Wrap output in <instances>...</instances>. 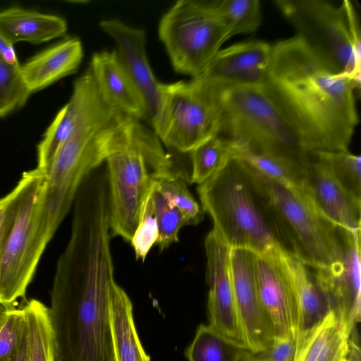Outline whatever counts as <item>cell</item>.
<instances>
[{"mask_svg":"<svg viewBox=\"0 0 361 361\" xmlns=\"http://www.w3.org/2000/svg\"><path fill=\"white\" fill-rule=\"evenodd\" d=\"M342 188L361 201V158L348 150L314 152Z\"/></svg>","mask_w":361,"mask_h":361,"instance_id":"obj_31","label":"cell"},{"mask_svg":"<svg viewBox=\"0 0 361 361\" xmlns=\"http://www.w3.org/2000/svg\"><path fill=\"white\" fill-rule=\"evenodd\" d=\"M240 361H256L251 352L248 351Z\"/></svg>","mask_w":361,"mask_h":361,"instance_id":"obj_42","label":"cell"},{"mask_svg":"<svg viewBox=\"0 0 361 361\" xmlns=\"http://www.w3.org/2000/svg\"><path fill=\"white\" fill-rule=\"evenodd\" d=\"M121 114L99 96L58 150L39 212V233L47 244L73 204L82 181L106 161L109 131Z\"/></svg>","mask_w":361,"mask_h":361,"instance_id":"obj_4","label":"cell"},{"mask_svg":"<svg viewBox=\"0 0 361 361\" xmlns=\"http://www.w3.org/2000/svg\"><path fill=\"white\" fill-rule=\"evenodd\" d=\"M283 250L282 245L278 243L264 252L255 253L256 286L274 335L296 337V304Z\"/></svg>","mask_w":361,"mask_h":361,"instance_id":"obj_14","label":"cell"},{"mask_svg":"<svg viewBox=\"0 0 361 361\" xmlns=\"http://www.w3.org/2000/svg\"><path fill=\"white\" fill-rule=\"evenodd\" d=\"M216 86L221 135L253 152L307 167L310 152L265 85Z\"/></svg>","mask_w":361,"mask_h":361,"instance_id":"obj_6","label":"cell"},{"mask_svg":"<svg viewBox=\"0 0 361 361\" xmlns=\"http://www.w3.org/2000/svg\"><path fill=\"white\" fill-rule=\"evenodd\" d=\"M99 27L114 41L115 51L140 92L148 120L159 137L163 116L161 82L155 77L147 59L145 31L116 18L100 21Z\"/></svg>","mask_w":361,"mask_h":361,"instance_id":"obj_13","label":"cell"},{"mask_svg":"<svg viewBox=\"0 0 361 361\" xmlns=\"http://www.w3.org/2000/svg\"><path fill=\"white\" fill-rule=\"evenodd\" d=\"M265 87L309 152L348 150L360 86L331 71L298 37L272 44Z\"/></svg>","mask_w":361,"mask_h":361,"instance_id":"obj_2","label":"cell"},{"mask_svg":"<svg viewBox=\"0 0 361 361\" xmlns=\"http://www.w3.org/2000/svg\"><path fill=\"white\" fill-rule=\"evenodd\" d=\"M358 350L359 349L357 348L356 345L353 341H351L350 353L348 355L341 361H359L360 353Z\"/></svg>","mask_w":361,"mask_h":361,"instance_id":"obj_41","label":"cell"},{"mask_svg":"<svg viewBox=\"0 0 361 361\" xmlns=\"http://www.w3.org/2000/svg\"><path fill=\"white\" fill-rule=\"evenodd\" d=\"M154 178L158 190L180 212L186 225H196L202 220L203 211L189 191L181 172Z\"/></svg>","mask_w":361,"mask_h":361,"instance_id":"obj_32","label":"cell"},{"mask_svg":"<svg viewBox=\"0 0 361 361\" xmlns=\"http://www.w3.org/2000/svg\"><path fill=\"white\" fill-rule=\"evenodd\" d=\"M133 309L126 292L115 283L111 296L114 361H151L136 331Z\"/></svg>","mask_w":361,"mask_h":361,"instance_id":"obj_25","label":"cell"},{"mask_svg":"<svg viewBox=\"0 0 361 361\" xmlns=\"http://www.w3.org/2000/svg\"><path fill=\"white\" fill-rule=\"evenodd\" d=\"M307 190L320 214L336 226L360 231L361 201L348 193L314 152L310 153Z\"/></svg>","mask_w":361,"mask_h":361,"instance_id":"obj_18","label":"cell"},{"mask_svg":"<svg viewBox=\"0 0 361 361\" xmlns=\"http://www.w3.org/2000/svg\"><path fill=\"white\" fill-rule=\"evenodd\" d=\"M158 34L175 71L195 78L229 39L214 2L176 1L161 17Z\"/></svg>","mask_w":361,"mask_h":361,"instance_id":"obj_10","label":"cell"},{"mask_svg":"<svg viewBox=\"0 0 361 361\" xmlns=\"http://www.w3.org/2000/svg\"><path fill=\"white\" fill-rule=\"evenodd\" d=\"M214 8L227 28L229 38L255 32L262 20L259 0H224L214 2Z\"/></svg>","mask_w":361,"mask_h":361,"instance_id":"obj_30","label":"cell"},{"mask_svg":"<svg viewBox=\"0 0 361 361\" xmlns=\"http://www.w3.org/2000/svg\"><path fill=\"white\" fill-rule=\"evenodd\" d=\"M89 69L102 99L118 113L148 119L145 103L115 50L94 53Z\"/></svg>","mask_w":361,"mask_h":361,"instance_id":"obj_19","label":"cell"},{"mask_svg":"<svg viewBox=\"0 0 361 361\" xmlns=\"http://www.w3.org/2000/svg\"><path fill=\"white\" fill-rule=\"evenodd\" d=\"M295 350V336H274L267 347L252 354L256 361H294Z\"/></svg>","mask_w":361,"mask_h":361,"instance_id":"obj_37","label":"cell"},{"mask_svg":"<svg viewBox=\"0 0 361 361\" xmlns=\"http://www.w3.org/2000/svg\"><path fill=\"white\" fill-rule=\"evenodd\" d=\"M248 351L244 345L202 324L197 327L185 355L188 361H240Z\"/></svg>","mask_w":361,"mask_h":361,"instance_id":"obj_27","label":"cell"},{"mask_svg":"<svg viewBox=\"0 0 361 361\" xmlns=\"http://www.w3.org/2000/svg\"><path fill=\"white\" fill-rule=\"evenodd\" d=\"M197 191L203 212L231 248L262 253L280 243L243 163L233 157Z\"/></svg>","mask_w":361,"mask_h":361,"instance_id":"obj_7","label":"cell"},{"mask_svg":"<svg viewBox=\"0 0 361 361\" xmlns=\"http://www.w3.org/2000/svg\"><path fill=\"white\" fill-rule=\"evenodd\" d=\"M99 97L95 81L88 68L75 81L69 101L56 115L38 144L37 169L47 173L61 146Z\"/></svg>","mask_w":361,"mask_h":361,"instance_id":"obj_20","label":"cell"},{"mask_svg":"<svg viewBox=\"0 0 361 361\" xmlns=\"http://www.w3.org/2000/svg\"><path fill=\"white\" fill-rule=\"evenodd\" d=\"M26 327L22 307H6L0 315V361H8Z\"/></svg>","mask_w":361,"mask_h":361,"instance_id":"obj_36","label":"cell"},{"mask_svg":"<svg viewBox=\"0 0 361 361\" xmlns=\"http://www.w3.org/2000/svg\"><path fill=\"white\" fill-rule=\"evenodd\" d=\"M27 337V361H54L49 307L37 300L23 306Z\"/></svg>","mask_w":361,"mask_h":361,"instance_id":"obj_28","label":"cell"},{"mask_svg":"<svg viewBox=\"0 0 361 361\" xmlns=\"http://www.w3.org/2000/svg\"><path fill=\"white\" fill-rule=\"evenodd\" d=\"M30 94L20 65L13 66L0 60V118L23 106Z\"/></svg>","mask_w":361,"mask_h":361,"instance_id":"obj_34","label":"cell"},{"mask_svg":"<svg viewBox=\"0 0 361 361\" xmlns=\"http://www.w3.org/2000/svg\"><path fill=\"white\" fill-rule=\"evenodd\" d=\"M206 280L209 286V325L226 337L243 345L231 269V248L212 228L204 240Z\"/></svg>","mask_w":361,"mask_h":361,"instance_id":"obj_15","label":"cell"},{"mask_svg":"<svg viewBox=\"0 0 361 361\" xmlns=\"http://www.w3.org/2000/svg\"><path fill=\"white\" fill-rule=\"evenodd\" d=\"M152 195L159 230L156 245L161 252L172 243L178 241L179 231L183 226H186V222L180 212L176 207L171 205L158 190L154 177L152 181Z\"/></svg>","mask_w":361,"mask_h":361,"instance_id":"obj_33","label":"cell"},{"mask_svg":"<svg viewBox=\"0 0 361 361\" xmlns=\"http://www.w3.org/2000/svg\"><path fill=\"white\" fill-rule=\"evenodd\" d=\"M243 164L278 240L281 235L288 245L287 250L314 269L338 260L341 228L320 214L307 190L279 183Z\"/></svg>","mask_w":361,"mask_h":361,"instance_id":"obj_5","label":"cell"},{"mask_svg":"<svg viewBox=\"0 0 361 361\" xmlns=\"http://www.w3.org/2000/svg\"><path fill=\"white\" fill-rule=\"evenodd\" d=\"M20 190L19 180L10 192L0 198V252L15 218Z\"/></svg>","mask_w":361,"mask_h":361,"instance_id":"obj_38","label":"cell"},{"mask_svg":"<svg viewBox=\"0 0 361 361\" xmlns=\"http://www.w3.org/2000/svg\"><path fill=\"white\" fill-rule=\"evenodd\" d=\"M47 174L25 171L14 220L0 252V304L13 307L24 298L47 243L39 233V212Z\"/></svg>","mask_w":361,"mask_h":361,"instance_id":"obj_9","label":"cell"},{"mask_svg":"<svg viewBox=\"0 0 361 361\" xmlns=\"http://www.w3.org/2000/svg\"><path fill=\"white\" fill-rule=\"evenodd\" d=\"M352 331L331 311L296 348L294 361H341L350 353Z\"/></svg>","mask_w":361,"mask_h":361,"instance_id":"obj_24","label":"cell"},{"mask_svg":"<svg viewBox=\"0 0 361 361\" xmlns=\"http://www.w3.org/2000/svg\"><path fill=\"white\" fill-rule=\"evenodd\" d=\"M67 23L61 16L21 7L0 11V33L12 44L25 42L42 44L63 36Z\"/></svg>","mask_w":361,"mask_h":361,"instance_id":"obj_23","label":"cell"},{"mask_svg":"<svg viewBox=\"0 0 361 361\" xmlns=\"http://www.w3.org/2000/svg\"><path fill=\"white\" fill-rule=\"evenodd\" d=\"M283 259L292 284L296 309V348L307 334L331 312L318 285L314 269L283 247Z\"/></svg>","mask_w":361,"mask_h":361,"instance_id":"obj_21","label":"cell"},{"mask_svg":"<svg viewBox=\"0 0 361 361\" xmlns=\"http://www.w3.org/2000/svg\"><path fill=\"white\" fill-rule=\"evenodd\" d=\"M0 60L13 66L20 65L18 59L14 45L10 43L1 33Z\"/></svg>","mask_w":361,"mask_h":361,"instance_id":"obj_39","label":"cell"},{"mask_svg":"<svg viewBox=\"0 0 361 361\" xmlns=\"http://www.w3.org/2000/svg\"><path fill=\"white\" fill-rule=\"evenodd\" d=\"M163 116L159 137L165 146L190 153L220 135L221 109L216 84L202 75L161 84Z\"/></svg>","mask_w":361,"mask_h":361,"instance_id":"obj_11","label":"cell"},{"mask_svg":"<svg viewBox=\"0 0 361 361\" xmlns=\"http://www.w3.org/2000/svg\"><path fill=\"white\" fill-rule=\"evenodd\" d=\"M341 240L338 260L329 267L313 269L331 311L353 331L360 319V231L341 228Z\"/></svg>","mask_w":361,"mask_h":361,"instance_id":"obj_12","label":"cell"},{"mask_svg":"<svg viewBox=\"0 0 361 361\" xmlns=\"http://www.w3.org/2000/svg\"><path fill=\"white\" fill-rule=\"evenodd\" d=\"M271 54L272 44L264 41L236 43L220 49L201 75L223 86H264Z\"/></svg>","mask_w":361,"mask_h":361,"instance_id":"obj_17","label":"cell"},{"mask_svg":"<svg viewBox=\"0 0 361 361\" xmlns=\"http://www.w3.org/2000/svg\"><path fill=\"white\" fill-rule=\"evenodd\" d=\"M111 237L102 223L71 227L57 262L49 308L54 361H114Z\"/></svg>","mask_w":361,"mask_h":361,"instance_id":"obj_1","label":"cell"},{"mask_svg":"<svg viewBox=\"0 0 361 361\" xmlns=\"http://www.w3.org/2000/svg\"><path fill=\"white\" fill-rule=\"evenodd\" d=\"M190 155L192 161L190 183L200 185L234 157L233 142L218 135L195 147Z\"/></svg>","mask_w":361,"mask_h":361,"instance_id":"obj_29","label":"cell"},{"mask_svg":"<svg viewBox=\"0 0 361 361\" xmlns=\"http://www.w3.org/2000/svg\"><path fill=\"white\" fill-rule=\"evenodd\" d=\"M233 142L234 157L258 173L290 188L307 190V167L274 156L255 152Z\"/></svg>","mask_w":361,"mask_h":361,"instance_id":"obj_26","label":"cell"},{"mask_svg":"<svg viewBox=\"0 0 361 361\" xmlns=\"http://www.w3.org/2000/svg\"><path fill=\"white\" fill-rule=\"evenodd\" d=\"M152 191V182L143 202L138 224L130 242L136 259L142 262L145 260L152 247L157 244L159 237Z\"/></svg>","mask_w":361,"mask_h":361,"instance_id":"obj_35","label":"cell"},{"mask_svg":"<svg viewBox=\"0 0 361 361\" xmlns=\"http://www.w3.org/2000/svg\"><path fill=\"white\" fill-rule=\"evenodd\" d=\"M83 57L81 41L66 39L35 55L20 65L23 80L32 93L75 73Z\"/></svg>","mask_w":361,"mask_h":361,"instance_id":"obj_22","label":"cell"},{"mask_svg":"<svg viewBox=\"0 0 361 361\" xmlns=\"http://www.w3.org/2000/svg\"><path fill=\"white\" fill-rule=\"evenodd\" d=\"M255 252L231 248V269L243 342L252 353L264 350L274 336L262 307L255 276Z\"/></svg>","mask_w":361,"mask_h":361,"instance_id":"obj_16","label":"cell"},{"mask_svg":"<svg viewBox=\"0 0 361 361\" xmlns=\"http://www.w3.org/2000/svg\"><path fill=\"white\" fill-rule=\"evenodd\" d=\"M306 47L331 71L360 86L361 36L351 1L274 0Z\"/></svg>","mask_w":361,"mask_h":361,"instance_id":"obj_8","label":"cell"},{"mask_svg":"<svg viewBox=\"0 0 361 361\" xmlns=\"http://www.w3.org/2000/svg\"><path fill=\"white\" fill-rule=\"evenodd\" d=\"M8 361H27V326L17 348Z\"/></svg>","mask_w":361,"mask_h":361,"instance_id":"obj_40","label":"cell"},{"mask_svg":"<svg viewBox=\"0 0 361 361\" xmlns=\"http://www.w3.org/2000/svg\"><path fill=\"white\" fill-rule=\"evenodd\" d=\"M106 172L111 236L130 242L154 174L177 170L153 130L141 121L121 114L107 136Z\"/></svg>","mask_w":361,"mask_h":361,"instance_id":"obj_3","label":"cell"}]
</instances>
